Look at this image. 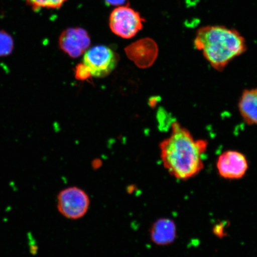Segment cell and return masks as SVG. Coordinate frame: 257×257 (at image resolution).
<instances>
[{"instance_id":"1","label":"cell","mask_w":257,"mask_h":257,"mask_svg":"<svg viewBox=\"0 0 257 257\" xmlns=\"http://www.w3.org/2000/svg\"><path fill=\"white\" fill-rule=\"evenodd\" d=\"M172 127L170 136L160 145L163 165L176 179H190L204 168L202 157L208 143L203 140H194L187 128L178 121L173 123Z\"/></svg>"},{"instance_id":"2","label":"cell","mask_w":257,"mask_h":257,"mask_svg":"<svg viewBox=\"0 0 257 257\" xmlns=\"http://www.w3.org/2000/svg\"><path fill=\"white\" fill-rule=\"evenodd\" d=\"M194 46L218 71L246 50L245 39L234 29L224 26H206L198 30Z\"/></svg>"},{"instance_id":"3","label":"cell","mask_w":257,"mask_h":257,"mask_svg":"<svg viewBox=\"0 0 257 257\" xmlns=\"http://www.w3.org/2000/svg\"><path fill=\"white\" fill-rule=\"evenodd\" d=\"M145 21L139 12L128 5L118 6L111 13L109 26L115 35L130 39L142 30Z\"/></svg>"},{"instance_id":"4","label":"cell","mask_w":257,"mask_h":257,"mask_svg":"<svg viewBox=\"0 0 257 257\" xmlns=\"http://www.w3.org/2000/svg\"><path fill=\"white\" fill-rule=\"evenodd\" d=\"M118 56L110 48L96 46L86 50L83 58V63L88 67L92 76L104 78L116 67Z\"/></svg>"},{"instance_id":"5","label":"cell","mask_w":257,"mask_h":257,"mask_svg":"<svg viewBox=\"0 0 257 257\" xmlns=\"http://www.w3.org/2000/svg\"><path fill=\"white\" fill-rule=\"evenodd\" d=\"M89 203L88 195L78 188L64 189L58 195V210L64 217L70 219H78L84 216Z\"/></svg>"},{"instance_id":"6","label":"cell","mask_w":257,"mask_h":257,"mask_svg":"<svg viewBox=\"0 0 257 257\" xmlns=\"http://www.w3.org/2000/svg\"><path fill=\"white\" fill-rule=\"evenodd\" d=\"M60 49L70 57L78 58L86 52L91 44L88 32L81 28H69L59 37Z\"/></svg>"},{"instance_id":"7","label":"cell","mask_w":257,"mask_h":257,"mask_svg":"<svg viewBox=\"0 0 257 257\" xmlns=\"http://www.w3.org/2000/svg\"><path fill=\"white\" fill-rule=\"evenodd\" d=\"M217 168L220 175L227 179H239L245 175L248 164L245 156L236 151H227L218 157Z\"/></svg>"},{"instance_id":"8","label":"cell","mask_w":257,"mask_h":257,"mask_svg":"<svg viewBox=\"0 0 257 257\" xmlns=\"http://www.w3.org/2000/svg\"><path fill=\"white\" fill-rule=\"evenodd\" d=\"M128 59L141 68L152 65L158 55V47L155 41L149 38L138 40L125 48Z\"/></svg>"},{"instance_id":"9","label":"cell","mask_w":257,"mask_h":257,"mask_svg":"<svg viewBox=\"0 0 257 257\" xmlns=\"http://www.w3.org/2000/svg\"><path fill=\"white\" fill-rule=\"evenodd\" d=\"M176 237V224L169 218L157 220L151 230V237L153 242L157 245H169L175 240Z\"/></svg>"},{"instance_id":"10","label":"cell","mask_w":257,"mask_h":257,"mask_svg":"<svg viewBox=\"0 0 257 257\" xmlns=\"http://www.w3.org/2000/svg\"><path fill=\"white\" fill-rule=\"evenodd\" d=\"M239 109L246 123L257 124V89L243 91L239 99Z\"/></svg>"},{"instance_id":"11","label":"cell","mask_w":257,"mask_h":257,"mask_svg":"<svg viewBox=\"0 0 257 257\" xmlns=\"http://www.w3.org/2000/svg\"><path fill=\"white\" fill-rule=\"evenodd\" d=\"M67 0H27L28 5L38 11L41 9H60Z\"/></svg>"},{"instance_id":"12","label":"cell","mask_w":257,"mask_h":257,"mask_svg":"<svg viewBox=\"0 0 257 257\" xmlns=\"http://www.w3.org/2000/svg\"><path fill=\"white\" fill-rule=\"evenodd\" d=\"M14 50V40L13 37L5 31H0V57H7Z\"/></svg>"},{"instance_id":"13","label":"cell","mask_w":257,"mask_h":257,"mask_svg":"<svg viewBox=\"0 0 257 257\" xmlns=\"http://www.w3.org/2000/svg\"><path fill=\"white\" fill-rule=\"evenodd\" d=\"M75 76L77 79L80 80H87L91 78V74L84 63H80L76 66Z\"/></svg>"},{"instance_id":"14","label":"cell","mask_w":257,"mask_h":257,"mask_svg":"<svg viewBox=\"0 0 257 257\" xmlns=\"http://www.w3.org/2000/svg\"><path fill=\"white\" fill-rule=\"evenodd\" d=\"M108 6H121L126 3L127 0H104Z\"/></svg>"}]
</instances>
